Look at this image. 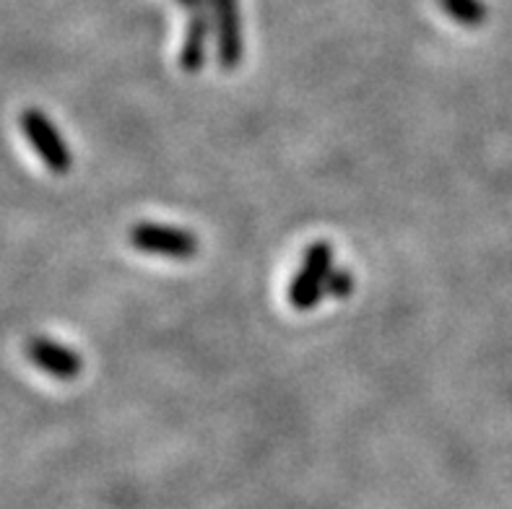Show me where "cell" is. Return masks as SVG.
Instances as JSON below:
<instances>
[{"mask_svg":"<svg viewBox=\"0 0 512 509\" xmlns=\"http://www.w3.org/2000/svg\"><path fill=\"white\" fill-rule=\"evenodd\" d=\"M177 6L185 8L188 13H201V11H208L211 8V3L208 0H175Z\"/></svg>","mask_w":512,"mask_h":509,"instance_id":"cell-9","label":"cell"},{"mask_svg":"<svg viewBox=\"0 0 512 509\" xmlns=\"http://www.w3.org/2000/svg\"><path fill=\"white\" fill-rule=\"evenodd\" d=\"M437 3H440L445 16H450L455 24L466 26V29H476L489 16L484 0H437Z\"/></svg>","mask_w":512,"mask_h":509,"instance_id":"cell-7","label":"cell"},{"mask_svg":"<svg viewBox=\"0 0 512 509\" xmlns=\"http://www.w3.org/2000/svg\"><path fill=\"white\" fill-rule=\"evenodd\" d=\"M128 242L138 252L159 255V258L169 260H193L198 255V250H201L198 237L193 232H188V229L167 224H151V221L130 226Z\"/></svg>","mask_w":512,"mask_h":509,"instance_id":"cell-1","label":"cell"},{"mask_svg":"<svg viewBox=\"0 0 512 509\" xmlns=\"http://www.w3.org/2000/svg\"><path fill=\"white\" fill-rule=\"evenodd\" d=\"M21 130L26 141L32 143L37 156L45 162V167L55 174H68L73 167V156L68 151V143L58 133L55 123L37 107H29L21 115Z\"/></svg>","mask_w":512,"mask_h":509,"instance_id":"cell-3","label":"cell"},{"mask_svg":"<svg viewBox=\"0 0 512 509\" xmlns=\"http://www.w3.org/2000/svg\"><path fill=\"white\" fill-rule=\"evenodd\" d=\"M351 291H354V276H351L349 268L331 271V276H328V284H325V297L346 299Z\"/></svg>","mask_w":512,"mask_h":509,"instance_id":"cell-8","label":"cell"},{"mask_svg":"<svg viewBox=\"0 0 512 509\" xmlns=\"http://www.w3.org/2000/svg\"><path fill=\"white\" fill-rule=\"evenodd\" d=\"M214 21L216 60L227 73L237 71L245 58V34H242L240 0H208Z\"/></svg>","mask_w":512,"mask_h":509,"instance_id":"cell-4","label":"cell"},{"mask_svg":"<svg viewBox=\"0 0 512 509\" xmlns=\"http://www.w3.org/2000/svg\"><path fill=\"white\" fill-rule=\"evenodd\" d=\"M333 271V247L328 242H315L302 255V265L297 268L292 286H289V302L294 310H312L325 297V284Z\"/></svg>","mask_w":512,"mask_h":509,"instance_id":"cell-2","label":"cell"},{"mask_svg":"<svg viewBox=\"0 0 512 509\" xmlns=\"http://www.w3.org/2000/svg\"><path fill=\"white\" fill-rule=\"evenodd\" d=\"M26 356L34 367L55 377V380H73L84 369V359L76 348L63 346V343L52 341L47 336H34L26 343Z\"/></svg>","mask_w":512,"mask_h":509,"instance_id":"cell-5","label":"cell"},{"mask_svg":"<svg viewBox=\"0 0 512 509\" xmlns=\"http://www.w3.org/2000/svg\"><path fill=\"white\" fill-rule=\"evenodd\" d=\"M208 11L190 13L188 32H185V39H182L180 68L185 73H190V76L201 73L203 65H206V45L208 32H211V16H208Z\"/></svg>","mask_w":512,"mask_h":509,"instance_id":"cell-6","label":"cell"}]
</instances>
